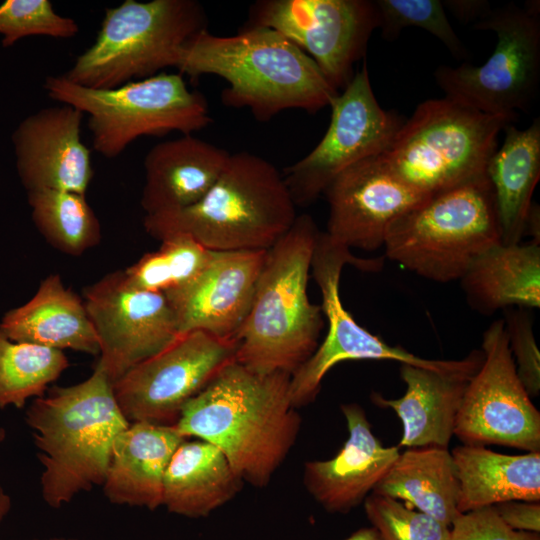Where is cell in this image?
Segmentation results:
<instances>
[{
	"instance_id": "obj_1",
	"label": "cell",
	"mask_w": 540,
	"mask_h": 540,
	"mask_svg": "<svg viewBox=\"0 0 540 540\" xmlns=\"http://www.w3.org/2000/svg\"><path fill=\"white\" fill-rule=\"evenodd\" d=\"M290 377L255 373L234 361L184 406L175 427L187 439L216 446L243 482L265 487L301 428Z\"/></svg>"
},
{
	"instance_id": "obj_2",
	"label": "cell",
	"mask_w": 540,
	"mask_h": 540,
	"mask_svg": "<svg viewBox=\"0 0 540 540\" xmlns=\"http://www.w3.org/2000/svg\"><path fill=\"white\" fill-rule=\"evenodd\" d=\"M175 67L192 79L223 78L222 103L248 108L259 121L289 109L315 113L339 93L309 55L266 27L242 26L231 36L204 29L184 44Z\"/></svg>"
},
{
	"instance_id": "obj_3",
	"label": "cell",
	"mask_w": 540,
	"mask_h": 540,
	"mask_svg": "<svg viewBox=\"0 0 540 540\" xmlns=\"http://www.w3.org/2000/svg\"><path fill=\"white\" fill-rule=\"evenodd\" d=\"M25 420L43 467L42 498L55 509L103 485L114 440L130 425L113 383L98 367L78 384L48 388L32 401Z\"/></svg>"
},
{
	"instance_id": "obj_4",
	"label": "cell",
	"mask_w": 540,
	"mask_h": 540,
	"mask_svg": "<svg viewBox=\"0 0 540 540\" xmlns=\"http://www.w3.org/2000/svg\"><path fill=\"white\" fill-rule=\"evenodd\" d=\"M320 230L308 214L267 250L248 314L236 333L235 361L259 374H292L319 345L321 305L307 285Z\"/></svg>"
},
{
	"instance_id": "obj_5",
	"label": "cell",
	"mask_w": 540,
	"mask_h": 540,
	"mask_svg": "<svg viewBox=\"0 0 540 540\" xmlns=\"http://www.w3.org/2000/svg\"><path fill=\"white\" fill-rule=\"evenodd\" d=\"M296 205L283 175L266 159L230 154L220 177L196 204L145 215L153 238L183 233L212 251L268 250L293 225Z\"/></svg>"
},
{
	"instance_id": "obj_6",
	"label": "cell",
	"mask_w": 540,
	"mask_h": 540,
	"mask_svg": "<svg viewBox=\"0 0 540 540\" xmlns=\"http://www.w3.org/2000/svg\"><path fill=\"white\" fill-rule=\"evenodd\" d=\"M501 243L486 175L429 196L389 227L385 256L435 282L460 280L472 262Z\"/></svg>"
},
{
	"instance_id": "obj_7",
	"label": "cell",
	"mask_w": 540,
	"mask_h": 540,
	"mask_svg": "<svg viewBox=\"0 0 540 540\" xmlns=\"http://www.w3.org/2000/svg\"><path fill=\"white\" fill-rule=\"evenodd\" d=\"M511 122L449 97L421 102L380 158L405 185L432 196L486 175L498 135Z\"/></svg>"
},
{
	"instance_id": "obj_8",
	"label": "cell",
	"mask_w": 540,
	"mask_h": 540,
	"mask_svg": "<svg viewBox=\"0 0 540 540\" xmlns=\"http://www.w3.org/2000/svg\"><path fill=\"white\" fill-rule=\"evenodd\" d=\"M207 29L195 0H125L105 11L94 43L62 74L90 89H112L176 66L184 44Z\"/></svg>"
},
{
	"instance_id": "obj_9",
	"label": "cell",
	"mask_w": 540,
	"mask_h": 540,
	"mask_svg": "<svg viewBox=\"0 0 540 540\" xmlns=\"http://www.w3.org/2000/svg\"><path fill=\"white\" fill-rule=\"evenodd\" d=\"M47 95L88 115L93 149L106 158L119 156L140 136L191 134L212 121L206 98L191 91L182 75L158 73L112 89H90L63 75L46 77Z\"/></svg>"
},
{
	"instance_id": "obj_10",
	"label": "cell",
	"mask_w": 540,
	"mask_h": 540,
	"mask_svg": "<svg viewBox=\"0 0 540 540\" xmlns=\"http://www.w3.org/2000/svg\"><path fill=\"white\" fill-rule=\"evenodd\" d=\"M346 264L375 272L382 269L384 259L357 257L349 248L320 231L313 250L311 271L321 292V309L328 322V331L314 353L291 374L289 393L296 409L316 399L325 375L343 361L391 360L437 371L480 368L484 358L481 349L472 350L466 357L457 360L422 358L401 346L389 345L358 324L345 309L340 297L341 273Z\"/></svg>"
},
{
	"instance_id": "obj_11",
	"label": "cell",
	"mask_w": 540,
	"mask_h": 540,
	"mask_svg": "<svg viewBox=\"0 0 540 540\" xmlns=\"http://www.w3.org/2000/svg\"><path fill=\"white\" fill-rule=\"evenodd\" d=\"M492 31L495 49L480 66H439L434 77L446 97L479 112L513 121L533 102L540 81L539 4L509 3L475 22Z\"/></svg>"
},
{
	"instance_id": "obj_12",
	"label": "cell",
	"mask_w": 540,
	"mask_h": 540,
	"mask_svg": "<svg viewBox=\"0 0 540 540\" xmlns=\"http://www.w3.org/2000/svg\"><path fill=\"white\" fill-rule=\"evenodd\" d=\"M331 120L319 143L285 169L284 181L296 206H308L354 164L382 154L403 120L378 103L366 60L332 100Z\"/></svg>"
},
{
	"instance_id": "obj_13",
	"label": "cell",
	"mask_w": 540,
	"mask_h": 540,
	"mask_svg": "<svg viewBox=\"0 0 540 540\" xmlns=\"http://www.w3.org/2000/svg\"><path fill=\"white\" fill-rule=\"evenodd\" d=\"M243 27L273 29L309 55L338 91L365 59L372 32L379 28L374 1L259 0L248 11Z\"/></svg>"
},
{
	"instance_id": "obj_14",
	"label": "cell",
	"mask_w": 540,
	"mask_h": 540,
	"mask_svg": "<svg viewBox=\"0 0 540 540\" xmlns=\"http://www.w3.org/2000/svg\"><path fill=\"white\" fill-rule=\"evenodd\" d=\"M235 340L203 331L180 334L113 384L130 422L175 425L184 406L225 366L235 361Z\"/></svg>"
},
{
	"instance_id": "obj_15",
	"label": "cell",
	"mask_w": 540,
	"mask_h": 540,
	"mask_svg": "<svg viewBox=\"0 0 540 540\" xmlns=\"http://www.w3.org/2000/svg\"><path fill=\"white\" fill-rule=\"evenodd\" d=\"M484 358L470 379L454 427L466 445L540 452V412L518 378L503 319L484 331Z\"/></svg>"
},
{
	"instance_id": "obj_16",
	"label": "cell",
	"mask_w": 540,
	"mask_h": 540,
	"mask_svg": "<svg viewBox=\"0 0 540 540\" xmlns=\"http://www.w3.org/2000/svg\"><path fill=\"white\" fill-rule=\"evenodd\" d=\"M83 298L99 344L95 367L113 384L180 335L165 294L130 286L123 270L85 287Z\"/></svg>"
},
{
	"instance_id": "obj_17",
	"label": "cell",
	"mask_w": 540,
	"mask_h": 540,
	"mask_svg": "<svg viewBox=\"0 0 540 540\" xmlns=\"http://www.w3.org/2000/svg\"><path fill=\"white\" fill-rule=\"evenodd\" d=\"M323 194L329 204L325 233L349 249L366 251L383 247L393 222L429 197L395 177L380 155L343 171Z\"/></svg>"
},
{
	"instance_id": "obj_18",
	"label": "cell",
	"mask_w": 540,
	"mask_h": 540,
	"mask_svg": "<svg viewBox=\"0 0 540 540\" xmlns=\"http://www.w3.org/2000/svg\"><path fill=\"white\" fill-rule=\"evenodd\" d=\"M267 250L213 251L191 281L165 293L179 334L234 340L250 309Z\"/></svg>"
},
{
	"instance_id": "obj_19",
	"label": "cell",
	"mask_w": 540,
	"mask_h": 540,
	"mask_svg": "<svg viewBox=\"0 0 540 540\" xmlns=\"http://www.w3.org/2000/svg\"><path fill=\"white\" fill-rule=\"evenodd\" d=\"M83 116L68 104L46 107L15 129L16 167L27 192L53 189L86 194L94 171L91 152L80 136Z\"/></svg>"
},
{
	"instance_id": "obj_20",
	"label": "cell",
	"mask_w": 540,
	"mask_h": 540,
	"mask_svg": "<svg viewBox=\"0 0 540 540\" xmlns=\"http://www.w3.org/2000/svg\"><path fill=\"white\" fill-rule=\"evenodd\" d=\"M340 409L349 433L345 444L333 458L308 461L303 470L307 491L330 513H347L361 504L400 454L399 447L382 445L359 404Z\"/></svg>"
},
{
	"instance_id": "obj_21",
	"label": "cell",
	"mask_w": 540,
	"mask_h": 540,
	"mask_svg": "<svg viewBox=\"0 0 540 540\" xmlns=\"http://www.w3.org/2000/svg\"><path fill=\"white\" fill-rule=\"evenodd\" d=\"M230 154L191 134L160 142L144 159L141 206L146 215L170 213L199 202L223 172Z\"/></svg>"
},
{
	"instance_id": "obj_22",
	"label": "cell",
	"mask_w": 540,
	"mask_h": 540,
	"mask_svg": "<svg viewBox=\"0 0 540 540\" xmlns=\"http://www.w3.org/2000/svg\"><path fill=\"white\" fill-rule=\"evenodd\" d=\"M478 370L437 371L400 364L404 395L388 399L373 392L371 400L394 410L401 420L403 434L398 447L448 448L467 385Z\"/></svg>"
},
{
	"instance_id": "obj_23",
	"label": "cell",
	"mask_w": 540,
	"mask_h": 540,
	"mask_svg": "<svg viewBox=\"0 0 540 540\" xmlns=\"http://www.w3.org/2000/svg\"><path fill=\"white\" fill-rule=\"evenodd\" d=\"M186 439L175 425L130 423L114 440L102 485L105 497L117 505L162 506L166 468Z\"/></svg>"
},
{
	"instance_id": "obj_24",
	"label": "cell",
	"mask_w": 540,
	"mask_h": 540,
	"mask_svg": "<svg viewBox=\"0 0 540 540\" xmlns=\"http://www.w3.org/2000/svg\"><path fill=\"white\" fill-rule=\"evenodd\" d=\"M0 331L10 340L98 355V339L84 301L51 274L25 304L5 313Z\"/></svg>"
},
{
	"instance_id": "obj_25",
	"label": "cell",
	"mask_w": 540,
	"mask_h": 540,
	"mask_svg": "<svg viewBox=\"0 0 540 540\" xmlns=\"http://www.w3.org/2000/svg\"><path fill=\"white\" fill-rule=\"evenodd\" d=\"M469 306L483 315L540 307V242L493 246L460 278Z\"/></svg>"
},
{
	"instance_id": "obj_26",
	"label": "cell",
	"mask_w": 540,
	"mask_h": 540,
	"mask_svg": "<svg viewBox=\"0 0 540 540\" xmlns=\"http://www.w3.org/2000/svg\"><path fill=\"white\" fill-rule=\"evenodd\" d=\"M243 483L216 446L186 439L166 468L162 506L176 515L206 517L233 499Z\"/></svg>"
},
{
	"instance_id": "obj_27",
	"label": "cell",
	"mask_w": 540,
	"mask_h": 540,
	"mask_svg": "<svg viewBox=\"0 0 540 540\" xmlns=\"http://www.w3.org/2000/svg\"><path fill=\"white\" fill-rule=\"evenodd\" d=\"M451 455L459 482L460 513L512 500L540 502V452L508 455L463 444Z\"/></svg>"
},
{
	"instance_id": "obj_28",
	"label": "cell",
	"mask_w": 540,
	"mask_h": 540,
	"mask_svg": "<svg viewBox=\"0 0 540 540\" xmlns=\"http://www.w3.org/2000/svg\"><path fill=\"white\" fill-rule=\"evenodd\" d=\"M505 139L491 156L486 176L491 184L501 243L524 237L532 196L540 178V119L525 129L507 124Z\"/></svg>"
},
{
	"instance_id": "obj_29",
	"label": "cell",
	"mask_w": 540,
	"mask_h": 540,
	"mask_svg": "<svg viewBox=\"0 0 540 540\" xmlns=\"http://www.w3.org/2000/svg\"><path fill=\"white\" fill-rule=\"evenodd\" d=\"M451 526L458 511L459 482L448 448H407L373 489Z\"/></svg>"
},
{
	"instance_id": "obj_30",
	"label": "cell",
	"mask_w": 540,
	"mask_h": 540,
	"mask_svg": "<svg viewBox=\"0 0 540 540\" xmlns=\"http://www.w3.org/2000/svg\"><path fill=\"white\" fill-rule=\"evenodd\" d=\"M27 194L35 226L59 251L78 256L100 242V222L85 195L53 189Z\"/></svg>"
},
{
	"instance_id": "obj_31",
	"label": "cell",
	"mask_w": 540,
	"mask_h": 540,
	"mask_svg": "<svg viewBox=\"0 0 540 540\" xmlns=\"http://www.w3.org/2000/svg\"><path fill=\"white\" fill-rule=\"evenodd\" d=\"M68 367L62 350L16 342L0 331V409L10 405L21 409L27 399L44 396Z\"/></svg>"
},
{
	"instance_id": "obj_32",
	"label": "cell",
	"mask_w": 540,
	"mask_h": 540,
	"mask_svg": "<svg viewBox=\"0 0 540 540\" xmlns=\"http://www.w3.org/2000/svg\"><path fill=\"white\" fill-rule=\"evenodd\" d=\"M160 241L157 250L147 252L123 270L130 286L163 294L180 288L201 272L213 252L183 233Z\"/></svg>"
},
{
	"instance_id": "obj_33",
	"label": "cell",
	"mask_w": 540,
	"mask_h": 540,
	"mask_svg": "<svg viewBox=\"0 0 540 540\" xmlns=\"http://www.w3.org/2000/svg\"><path fill=\"white\" fill-rule=\"evenodd\" d=\"M379 28L384 39L393 41L407 27H419L440 40L458 59L469 52L450 24L440 0H376Z\"/></svg>"
},
{
	"instance_id": "obj_34",
	"label": "cell",
	"mask_w": 540,
	"mask_h": 540,
	"mask_svg": "<svg viewBox=\"0 0 540 540\" xmlns=\"http://www.w3.org/2000/svg\"><path fill=\"white\" fill-rule=\"evenodd\" d=\"M364 510L381 540L450 538V526L387 496L369 494L364 500Z\"/></svg>"
},
{
	"instance_id": "obj_35",
	"label": "cell",
	"mask_w": 540,
	"mask_h": 540,
	"mask_svg": "<svg viewBox=\"0 0 540 540\" xmlns=\"http://www.w3.org/2000/svg\"><path fill=\"white\" fill-rule=\"evenodd\" d=\"M78 32L77 22L58 14L49 0H7L0 5L3 47L28 36L68 39Z\"/></svg>"
},
{
	"instance_id": "obj_36",
	"label": "cell",
	"mask_w": 540,
	"mask_h": 540,
	"mask_svg": "<svg viewBox=\"0 0 540 540\" xmlns=\"http://www.w3.org/2000/svg\"><path fill=\"white\" fill-rule=\"evenodd\" d=\"M504 324L508 345L518 378L530 397L540 393V353L533 333V318L529 309H504Z\"/></svg>"
},
{
	"instance_id": "obj_37",
	"label": "cell",
	"mask_w": 540,
	"mask_h": 540,
	"mask_svg": "<svg viewBox=\"0 0 540 540\" xmlns=\"http://www.w3.org/2000/svg\"><path fill=\"white\" fill-rule=\"evenodd\" d=\"M449 540H540L539 533L508 527L493 506L461 513L450 526Z\"/></svg>"
},
{
	"instance_id": "obj_38",
	"label": "cell",
	"mask_w": 540,
	"mask_h": 540,
	"mask_svg": "<svg viewBox=\"0 0 540 540\" xmlns=\"http://www.w3.org/2000/svg\"><path fill=\"white\" fill-rule=\"evenodd\" d=\"M501 520L511 529L540 532V502L512 500L493 506Z\"/></svg>"
},
{
	"instance_id": "obj_39",
	"label": "cell",
	"mask_w": 540,
	"mask_h": 540,
	"mask_svg": "<svg viewBox=\"0 0 540 540\" xmlns=\"http://www.w3.org/2000/svg\"><path fill=\"white\" fill-rule=\"evenodd\" d=\"M442 3L462 23L477 22L492 9L490 3L483 0H445Z\"/></svg>"
},
{
	"instance_id": "obj_40",
	"label": "cell",
	"mask_w": 540,
	"mask_h": 540,
	"mask_svg": "<svg viewBox=\"0 0 540 540\" xmlns=\"http://www.w3.org/2000/svg\"><path fill=\"white\" fill-rule=\"evenodd\" d=\"M531 236L534 241L540 242V210L537 203L532 202L525 222L524 236Z\"/></svg>"
},
{
	"instance_id": "obj_41",
	"label": "cell",
	"mask_w": 540,
	"mask_h": 540,
	"mask_svg": "<svg viewBox=\"0 0 540 540\" xmlns=\"http://www.w3.org/2000/svg\"><path fill=\"white\" fill-rule=\"evenodd\" d=\"M344 540H381L373 527H363L356 530Z\"/></svg>"
},
{
	"instance_id": "obj_42",
	"label": "cell",
	"mask_w": 540,
	"mask_h": 540,
	"mask_svg": "<svg viewBox=\"0 0 540 540\" xmlns=\"http://www.w3.org/2000/svg\"><path fill=\"white\" fill-rule=\"evenodd\" d=\"M12 507L11 497L0 486V522L7 516Z\"/></svg>"
},
{
	"instance_id": "obj_43",
	"label": "cell",
	"mask_w": 540,
	"mask_h": 540,
	"mask_svg": "<svg viewBox=\"0 0 540 540\" xmlns=\"http://www.w3.org/2000/svg\"><path fill=\"white\" fill-rule=\"evenodd\" d=\"M30 540H41V539H30ZM43 540H81V539H77V538H66V537H52V538L43 539Z\"/></svg>"
},
{
	"instance_id": "obj_44",
	"label": "cell",
	"mask_w": 540,
	"mask_h": 540,
	"mask_svg": "<svg viewBox=\"0 0 540 540\" xmlns=\"http://www.w3.org/2000/svg\"><path fill=\"white\" fill-rule=\"evenodd\" d=\"M5 437V432L2 428H0V441H2Z\"/></svg>"
}]
</instances>
